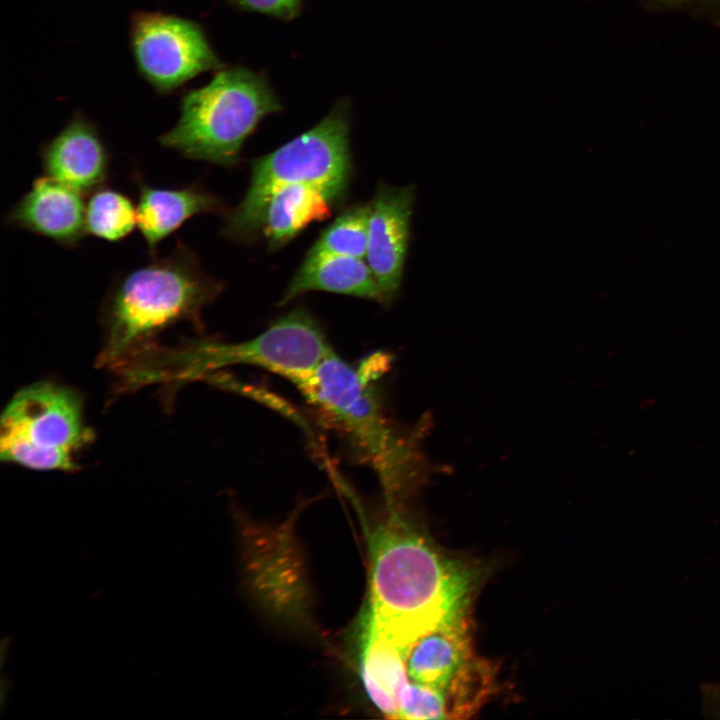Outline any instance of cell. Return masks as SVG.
<instances>
[{"label": "cell", "mask_w": 720, "mask_h": 720, "mask_svg": "<svg viewBox=\"0 0 720 720\" xmlns=\"http://www.w3.org/2000/svg\"><path fill=\"white\" fill-rule=\"evenodd\" d=\"M365 621L402 648L467 614L473 572L439 552L397 506L371 533Z\"/></svg>", "instance_id": "1"}, {"label": "cell", "mask_w": 720, "mask_h": 720, "mask_svg": "<svg viewBox=\"0 0 720 720\" xmlns=\"http://www.w3.org/2000/svg\"><path fill=\"white\" fill-rule=\"evenodd\" d=\"M220 290L180 241L168 254L119 275L103 303L99 366L118 371L152 347V337L163 329L179 321L199 323Z\"/></svg>", "instance_id": "2"}, {"label": "cell", "mask_w": 720, "mask_h": 720, "mask_svg": "<svg viewBox=\"0 0 720 720\" xmlns=\"http://www.w3.org/2000/svg\"><path fill=\"white\" fill-rule=\"evenodd\" d=\"M298 388L343 432L376 473L388 504L397 506L417 481L419 457L414 440L399 432L385 414L368 377L332 351Z\"/></svg>", "instance_id": "3"}, {"label": "cell", "mask_w": 720, "mask_h": 720, "mask_svg": "<svg viewBox=\"0 0 720 720\" xmlns=\"http://www.w3.org/2000/svg\"><path fill=\"white\" fill-rule=\"evenodd\" d=\"M189 344L169 352L149 349L135 364L137 385L200 379L218 368L249 365L283 376L298 387L333 351L319 323L302 308L294 309L244 342Z\"/></svg>", "instance_id": "4"}, {"label": "cell", "mask_w": 720, "mask_h": 720, "mask_svg": "<svg viewBox=\"0 0 720 720\" xmlns=\"http://www.w3.org/2000/svg\"><path fill=\"white\" fill-rule=\"evenodd\" d=\"M279 109L263 78L241 67L225 69L183 97L176 125L159 143L187 159L233 166L258 123Z\"/></svg>", "instance_id": "5"}, {"label": "cell", "mask_w": 720, "mask_h": 720, "mask_svg": "<svg viewBox=\"0 0 720 720\" xmlns=\"http://www.w3.org/2000/svg\"><path fill=\"white\" fill-rule=\"evenodd\" d=\"M351 171L348 116L344 109H335L313 128L254 161L249 188L227 216L222 233L231 239L255 234L270 198L286 185L317 187L337 204L347 193Z\"/></svg>", "instance_id": "6"}, {"label": "cell", "mask_w": 720, "mask_h": 720, "mask_svg": "<svg viewBox=\"0 0 720 720\" xmlns=\"http://www.w3.org/2000/svg\"><path fill=\"white\" fill-rule=\"evenodd\" d=\"M92 440L79 395L53 382L22 388L1 416V459L32 470L72 472L75 457Z\"/></svg>", "instance_id": "7"}, {"label": "cell", "mask_w": 720, "mask_h": 720, "mask_svg": "<svg viewBox=\"0 0 720 720\" xmlns=\"http://www.w3.org/2000/svg\"><path fill=\"white\" fill-rule=\"evenodd\" d=\"M132 48L140 72L159 90H171L219 61L194 22L162 13H142L132 24Z\"/></svg>", "instance_id": "8"}, {"label": "cell", "mask_w": 720, "mask_h": 720, "mask_svg": "<svg viewBox=\"0 0 720 720\" xmlns=\"http://www.w3.org/2000/svg\"><path fill=\"white\" fill-rule=\"evenodd\" d=\"M413 187L380 185L368 204L366 262L383 296V304L396 297L407 254Z\"/></svg>", "instance_id": "9"}, {"label": "cell", "mask_w": 720, "mask_h": 720, "mask_svg": "<svg viewBox=\"0 0 720 720\" xmlns=\"http://www.w3.org/2000/svg\"><path fill=\"white\" fill-rule=\"evenodd\" d=\"M83 195L50 176H40L9 210L6 223L61 246L75 247L87 234Z\"/></svg>", "instance_id": "10"}, {"label": "cell", "mask_w": 720, "mask_h": 720, "mask_svg": "<svg viewBox=\"0 0 720 720\" xmlns=\"http://www.w3.org/2000/svg\"><path fill=\"white\" fill-rule=\"evenodd\" d=\"M40 159L45 175L82 194L102 187L110 169V155L101 135L80 115L41 147Z\"/></svg>", "instance_id": "11"}, {"label": "cell", "mask_w": 720, "mask_h": 720, "mask_svg": "<svg viewBox=\"0 0 720 720\" xmlns=\"http://www.w3.org/2000/svg\"><path fill=\"white\" fill-rule=\"evenodd\" d=\"M468 615L414 641L406 653L408 679L445 693L475 665Z\"/></svg>", "instance_id": "12"}, {"label": "cell", "mask_w": 720, "mask_h": 720, "mask_svg": "<svg viewBox=\"0 0 720 720\" xmlns=\"http://www.w3.org/2000/svg\"><path fill=\"white\" fill-rule=\"evenodd\" d=\"M138 184L137 228L152 256L187 220L223 207L219 198L198 185L163 188L143 181Z\"/></svg>", "instance_id": "13"}, {"label": "cell", "mask_w": 720, "mask_h": 720, "mask_svg": "<svg viewBox=\"0 0 720 720\" xmlns=\"http://www.w3.org/2000/svg\"><path fill=\"white\" fill-rule=\"evenodd\" d=\"M309 291H326L370 299L383 304L378 282L364 259L341 256H306L289 283L283 305Z\"/></svg>", "instance_id": "14"}, {"label": "cell", "mask_w": 720, "mask_h": 720, "mask_svg": "<svg viewBox=\"0 0 720 720\" xmlns=\"http://www.w3.org/2000/svg\"><path fill=\"white\" fill-rule=\"evenodd\" d=\"M407 650L364 622L359 671L364 689L376 708L397 719L402 690L408 683Z\"/></svg>", "instance_id": "15"}, {"label": "cell", "mask_w": 720, "mask_h": 720, "mask_svg": "<svg viewBox=\"0 0 720 720\" xmlns=\"http://www.w3.org/2000/svg\"><path fill=\"white\" fill-rule=\"evenodd\" d=\"M333 205L332 200L317 187L307 184L283 186L270 198L260 230L269 248H279L312 221L328 217Z\"/></svg>", "instance_id": "16"}, {"label": "cell", "mask_w": 720, "mask_h": 720, "mask_svg": "<svg viewBox=\"0 0 720 720\" xmlns=\"http://www.w3.org/2000/svg\"><path fill=\"white\" fill-rule=\"evenodd\" d=\"M85 222L87 234L119 242L137 227L136 205L124 193L102 186L90 193Z\"/></svg>", "instance_id": "17"}, {"label": "cell", "mask_w": 720, "mask_h": 720, "mask_svg": "<svg viewBox=\"0 0 720 720\" xmlns=\"http://www.w3.org/2000/svg\"><path fill=\"white\" fill-rule=\"evenodd\" d=\"M368 212V205H357L344 211L322 232L307 255H341L365 259Z\"/></svg>", "instance_id": "18"}, {"label": "cell", "mask_w": 720, "mask_h": 720, "mask_svg": "<svg viewBox=\"0 0 720 720\" xmlns=\"http://www.w3.org/2000/svg\"><path fill=\"white\" fill-rule=\"evenodd\" d=\"M397 719H448L445 699L438 690L409 680L400 696Z\"/></svg>", "instance_id": "19"}, {"label": "cell", "mask_w": 720, "mask_h": 720, "mask_svg": "<svg viewBox=\"0 0 720 720\" xmlns=\"http://www.w3.org/2000/svg\"><path fill=\"white\" fill-rule=\"evenodd\" d=\"M301 0H238L247 9L272 16H290L296 12Z\"/></svg>", "instance_id": "20"}, {"label": "cell", "mask_w": 720, "mask_h": 720, "mask_svg": "<svg viewBox=\"0 0 720 720\" xmlns=\"http://www.w3.org/2000/svg\"><path fill=\"white\" fill-rule=\"evenodd\" d=\"M699 10L720 18V0H690Z\"/></svg>", "instance_id": "21"}]
</instances>
